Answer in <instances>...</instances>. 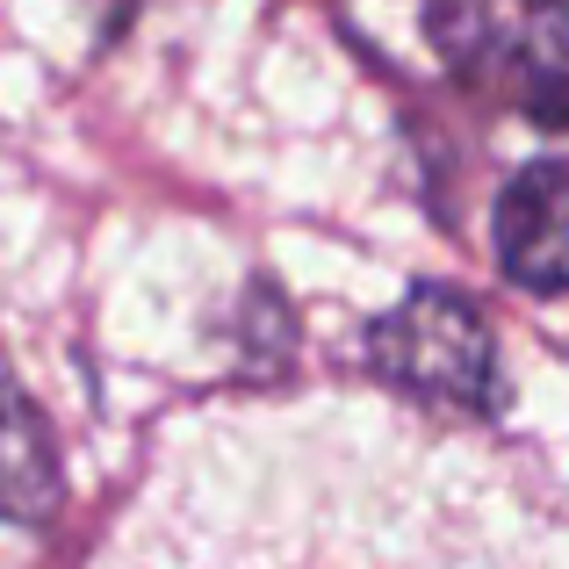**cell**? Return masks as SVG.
Masks as SVG:
<instances>
[{"label": "cell", "instance_id": "3957f363", "mask_svg": "<svg viewBox=\"0 0 569 569\" xmlns=\"http://www.w3.org/2000/svg\"><path fill=\"white\" fill-rule=\"evenodd\" d=\"M498 274L527 296H569V167L527 159L490 202Z\"/></svg>", "mask_w": 569, "mask_h": 569}, {"label": "cell", "instance_id": "7a4b0ae2", "mask_svg": "<svg viewBox=\"0 0 569 569\" xmlns=\"http://www.w3.org/2000/svg\"><path fill=\"white\" fill-rule=\"evenodd\" d=\"M361 361L376 382L403 389L418 403H447V411H469V418L505 411L498 332L476 310V296L447 289V281H418L397 310L368 318Z\"/></svg>", "mask_w": 569, "mask_h": 569}, {"label": "cell", "instance_id": "6da1fadb", "mask_svg": "<svg viewBox=\"0 0 569 569\" xmlns=\"http://www.w3.org/2000/svg\"><path fill=\"white\" fill-rule=\"evenodd\" d=\"M426 43L461 87L569 130V0H426Z\"/></svg>", "mask_w": 569, "mask_h": 569}, {"label": "cell", "instance_id": "277c9868", "mask_svg": "<svg viewBox=\"0 0 569 569\" xmlns=\"http://www.w3.org/2000/svg\"><path fill=\"white\" fill-rule=\"evenodd\" d=\"M58 490H66V469H58L51 426L14 382H0V519L43 527L58 512Z\"/></svg>", "mask_w": 569, "mask_h": 569}]
</instances>
